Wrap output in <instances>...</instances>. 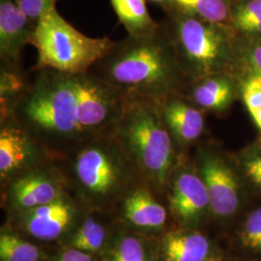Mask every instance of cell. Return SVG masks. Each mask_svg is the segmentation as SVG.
Listing matches in <instances>:
<instances>
[{"mask_svg": "<svg viewBox=\"0 0 261 261\" xmlns=\"http://www.w3.org/2000/svg\"><path fill=\"white\" fill-rule=\"evenodd\" d=\"M34 73L8 117L43 147H79L88 140L112 135L126 102L121 94L90 72L65 74L45 69Z\"/></svg>", "mask_w": 261, "mask_h": 261, "instance_id": "obj_1", "label": "cell"}, {"mask_svg": "<svg viewBox=\"0 0 261 261\" xmlns=\"http://www.w3.org/2000/svg\"><path fill=\"white\" fill-rule=\"evenodd\" d=\"M182 67L164 28L146 37L127 36L89 71L125 99L143 98L160 102L177 93Z\"/></svg>", "mask_w": 261, "mask_h": 261, "instance_id": "obj_2", "label": "cell"}, {"mask_svg": "<svg viewBox=\"0 0 261 261\" xmlns=\"http://www.w3.org/2000/svg\"><path fill=\"white\" fill-rule=\"evenodd\" d=\"M112 135L142 177L159 187L168 183L175 162L174 140L163 121L157 101L126 99Z\"/></svg>", "mask_w": 261, "mask_h": 261, "instance_id": "obj_3", "label": "cell"}, {"mask_svg": "<svg viewBox=\"0 0 261 261\" xmlns=\"http://www.w3.org/2000/svg\"><path fill=\"white\" fill-rule=\"evenodd\" d=\"M114 43L108 37H87L53 7L38 20L30 40L38 55L31 71L49 69L65 74L88 73Z\"/></svg>", "mask_w": 261, "mask_h": 261, "instance_id": "obj_4", "label": "cell"}, {"mask_svg": "<svg viewBox=\"0 0 261 261\" xmlns=\"http://www.w3.org/2000/svg\"><path fill=\"white\" fill-rule=\"evenodd\" d=\"M134 166L113 135L88 140L75 150L71 164L77 185L92 196H109L121 188ZM135 167V166H134Z\"/></svg>", "mask_w": 261, "mask_h": 261, "instance_id": "obj_5", "label": "cell"}, {"mask_svg": "<svg viewBox=\"0 0 261 261\" xmlns=\"http://www.w3.org/2000/svg\"><path fill=\"white\" fill-rule=\"evenodd\" d=\"M219 24L182 14L169 35L182 63L195 79L214 75L225 56V40Z\"/></svg>", "mask_w": 261, "mask_h": 261, "instance_id": "obj_6", "label": "cell"}, {"mask_svg": "<svg viewBox=\"0 0 261 261\" xmlns=\"http://www.w3.org/2000/svg\"><path fill=\"white\" fill-rule=\"evenodd\" d=\"M0 175L14 179L36 167L42 144L12 117L1 119Z\"/></svg>", "mask_w": 261, "mask_h": 261, "instance_id": "obj_7", "label": "cell"}, {"mask_svg": "<svg viewBox=\"0 0 261 261\" xmlns=\"http://www.w3.org/2000/svg\"><path fill=\"white\" fill-rule=\"evenodd\" d=\"M210 207L219 217H229L239 207V188L232 170L220 157L204 152L199 167Z\"/></svg>", "mask_w": 261, "mask_h": 261, "instance_id": "obj_8", "label": "cell"}, {"mask_svg": "<svg viewBox=\"0 0 261 261\" xmlns=\"http://www.w3.org/2000/svg\"><path fill=\"white\" fill-rule=\"evenodd\" d=\"M15 0H0V58L1 63L19 65L20 54L35 29Z\"/></svg>", "mask_w": 261, "mask_h": 261, "instance_id": "obj_9", "label": "cell"}, {"mask_svg": "<svg viewBox=\"0 0 261 261\" xmlns=\"http://www.w3.org/2000/svg\"><path fill=\"white\" fill-rule=\"evenodd\" d=\"M10 196L16 205L33 209L54 202L62 195L60 180L43 168H35L12 179Z\"/></svg>", "mask_w": 261, "mask_h": 261, "instance_id": "obj_10", "label": "cell"}, {"mask_svg": "<svg viewBox=\"0 0 261 261\" xmlns=\"http://www.w3.org/2000/svg\"><path fill=\"white\" fill-rule=\"evenodd\" d=\"M169 203L172 213L180 221L186 224L197 222L210 206L202 178L188 170L177 172L171 180Z\"/></svg>", "mask_w": 261, "mask_h": 261, "instance_id": "obj_11", "label": "cell"}, {"mask_svg": "<svg viewBox=\"0 0 261 261\" xmlns=\"http://www.w3.org/2000/svg\"><path fill=\"white\" fill-rule=\"evenodd\" d=\"M158 103L163 121L173 140L187 144L201 137L205 122L195 103L185 101L178 93L169 95Z\"/></svg>", "mask_w": 261, "mask_h": 261, "instance_id": "obj_12", "label": "cell"}, {"mask_svg": "<svg viewBox=\"0 0 261 261\" xmlns=\"http://www.w3.org/2000/svg\"><path fill=\"white\" fill-rule=\"evenodd\" d=\"M73 216L72 206L62 196L54 202L28 210L23 224L28 233L33 237L50 241L65 231Z\"/></svg>", "mask_w": 261, "mask_h": 261, "instance_id": "obj_13", "label": "cell"}, {"mask_svg": "<svg viewBox=\"0 0 261 261\" xmlns=\"http://www.w3.org/2000/svg\"><path fill=\"white\" fill-rule=\"evenodd\" d=\"M165 261H220L219 254L203 234L177 230L166 234L162 242Z\"/></svg>", "mask_w": 261, "mask_h": 261, "instance_id": "obj_14", "label": "cell"}, {"mask_svg": "<svg viewBox=\"0 0 261 261\" xmlns=\"http://www.w3.org/2000/svg\"><path fill=\"white\" fill-rule=\"evenodd\" d=\"M124 216L135 226L159 229L166 224L167 211L147 189L140 187L126 197Z\"/></svg>", "mask_w": 261, "mask_h": 261, "instance_id": "obj_15", "label": "cell"}, {"mask_svg": "<svg viewBox=\"0 0 261 261\" xmlns=\"http://www.w3.org/2000/svg\"><path fill=\"white\" fill-rule=\"evenodd\" d=\"M233 97L232 86L222 75H206L196 79L191 89V98L197 108L210 112H222Z\"/></svg>", "mask_w": 261, "mask_h": 261, "instance_id": "obj_16", "label": "cell"}, {"mask_svg": "<svg viewBox=\"0 0 261 261\" xmlns=\"http://www.w3.org/2000/svg\"><path fill=\"white\" fill-rule=\"evenodd\" d=\"M122 25L133 37H146L158 31L161 25L148 12L146 0H110Z\"/></svg>", "mask_w": 261, "mask_h": 261, "instance_id": "obj_17", "label": "cell"}, {"mask_svg": "<svg viewBox=\"0 0 261 261\" xmlns=\"http://www.w3.org/2000/svg\"><path fill=\"white\" fill-rule=\"evenodd\" d=\"M30 82L20 72L19 65L1 63L0 75V99L1 119L8 117L13 105L27 90Z\"/></svg>", "mask_w": 261, "mask_h": 261, "instance_id": "obj_18", "label": "cell"}, {"mask_svg": "<svg viewBox=\"0 0 261 261\" xmlns=\"http://www.w3.org/2000/svg\"><path fill=\"white\" fill-rule=\"evenodd\" d=\"M182 14L206 21L222 24L228 18V8L224 0H171Z\"/></svg>", "mask_w": 261, "mask_h": 261, "instance_id": "obj_19", "label": "cell"}, {"mask_svg": "<svg viewBox=\"0 0 261 261\" xmlns=\"http://www.w3.org/2000/svg\"><path fill=\"white\" fill-rule=\"evenodd\" d=\"M40 252L37 247L11 233L0 236L1 261H38Z\"/></svg>", "mask_w": 261, "mask_h": 261, "instance_id": "obj_20", "label": "cell"}, {"mask_svg": "<svg viewBox=\"0 0 261 261\" xmlns=\"http://www.w3.org/2000/svg\"><path fill=\"white\" fill-rule=\"evenodd\" d=\"M106 236L107 232L102 224L93 219H87L73 237V249L84 252H97L103 247Z\"/></svg>", "mask_w": 261, "mask_h": 261, "instance_id": "obj_21", "label": "cell"}, {"mask_svg": "<svg viewBox=\"0 0 261 261\" xmlns=\"http://www.w3.org/2000/svg\"><path fill=\"white\" fill-rule=\"evenodd\" d=\"M235 25L244 31L261 34V0H250L234 15Z\"/></svg>", "mask_w": 261, "mask_h": 261, "instance_id": "obj_22", "label": "cell"}, {"mask_svg": "<svg viewBox=\"0 0 261 261\" xmlns=\"http://www.w3.org/2000/svg\"><path fill=\"white\" fill-rule=\"evenodd\" d=\"M240 237L244 247L261 254V207L249 215Z\"/></svg>", "mask_w": 261, "mask_h": 261, "instance_id": "obj_23", "label": "cell"}, {"mask_svg": "<svg viewBox=\"0 0 261 261\" xmlns=\"http://www.w3.org/2000/svg\"><path fill=\"white\" fill-rule=\"evenodd\" d=\"M145 251L139 239L126 236L116 245L112 261H145Z\"/></svg>", "mask_w": 261, "mask_h": 261, "instance_id": "obj_24", "label": "cell"}, {"mask_svg": "<svg viewBox=\"0 0 261 261\" xmlns=\"http://www.w3.org/2000/svg\"><path fill=\"white\" fill-rule=\"evenodd\" d=\"M243 97L251 115L261 110V77L252 75L243 87Z\"/></svg>", "mask_w": 261, "mask_h": 261, "instance_id": "obj_25", "label": "cell"}, {"mask_svg": "<svg viewBox=\"0 0 261 261\" xmlns=\"http://www.w3.org/2000/svg\"><path fill=\"white\" fill-rule=\"evenodd\" d=\"M19 8L28 16L35 25L41 17L51 9L56 7L57 0H15Z\"/></svg>", "mask_w": 261, "mask_h": 261, "instance_id": "obj_26", "label": "cell"}, {"mask_svg": "<svg viewBox=\"0 0 261 261\" xmlns=\"http://www.w3.org/2000/svg\"><path fill=\"white\" fill-rule=\"evenodd\" d=\"M246 172L252 182L261 188V156H256L246 163Z\"/></svg>", "mask_w": 261, "mask_h": 261, "instance_id": "obj_27", "label": "cell"}, {"mask_svg": "<svg viewBox=\"0 0 261 261\" xmlns=\"http://www.w3.org/2000/svg\"><path fill=\"white\" fill-rule=\"evenodd\" d=\"M248 62L252 68L253 75L261 77V44L252 47L248 55Z\"/></svg>", "mask_w": 261, "mask_h": 261, "instance_id": "obj_28", "label": "cell"}, {"mask_svg": "<svg viewBox=\"0 0 261 261\" xmlns=\"http://www.w3.org/2000/svg\"><path fill=\"white\" fill-rule=\"evenodd\" d=\"M58 261H92V258L84 252L71 249L63 252Z\"/></svg>", "mask_w": 261, "mask_h": 261, "instance_id": "obj_29", "label": "cell"}, {"mask_svg": "<svg viewBox=\"0 0 261 261\" xmlns=\"http://www.w3.org/2000/svg\"><path fill=\"white\" fill-rule=\"evenodd\" d=\"M149 1L155 3V4L161 5V6H169V5H171V0H149Z\"/></svg>", "mask_w": 261, "mask_h": 261, "instance_id": "obj_30", "label": "cell"}]
</instances>
